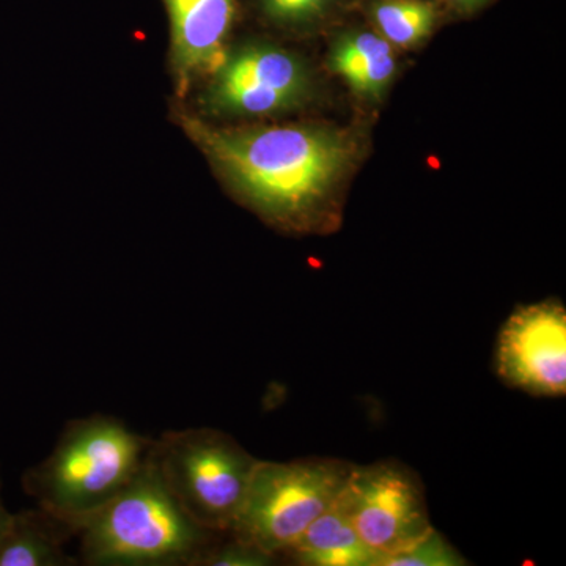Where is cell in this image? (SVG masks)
Listing matches in <instances>:
<instances>
[{
    "mask_svg": "<svg viewBox=\"0 0 566 566\" xmlns=\"http://www.w3.org/2000/svg\"><path fill=\"white\" fill-rule=\"evenodd\" d=\"M153 439L112 416L71 420L51 455L25 471L22 488L36 505L71 527L132 483L147 463Z\"/></svg>",
    "mask_w": 566,
    "mask_h": 566,
    "instance_id": "2",
    "label": "cell"
},
{
    "mask_svg": "<svg viewBox=\"0 0 566 566\" xmlns=\"http://www.w3.org/2000/svg\"><path fill=\"white\" fill-rule=\"evenodd\" d=\"M338 502L379 564L434 528L422 483L397 461L353 464Z\"/></svg>",
    "mask_w": 566,
    "mask_h": 566,
    "instance_id": "6",
    "label": "cell"
},
{
    "mask_svg": "<svg viewBox=\"0 0 566 566\" xmlns=\"http://www.w3.org/2000/svg\"><path fill=\"white\" fill-rule=\"evenodd\" d=\"M335 3L337 0H260V9L274 24L294 28L322 20Z\"/></svg>",
    "mask_w": 566,
    "mask_h": 566,
    "instance_id": "16",
    "label": "cell"
},
{
    "mask_svg": "<svg viewBox=\"0 0 566 566\" xmlns=\"http://www.w3.org/2000/svg\"><path fill=\"white\" fill-rule=\"evenodd\" d=\"M329 63L357 95L370 99L386 92L397 71L392 44L374 32H353L338 39Z\"/></svg>",
    "mask_w": 566,
    "mask_h": 566,
    "instance_id": "12",
    "label": "cell"
},
{
    "mask_svg": "<svg viewBox=\"0 0 566 566\" xmlns=\"http://www.w3.org/2000/svg\"><path fill=\"white\" fill-rule=\"evenodd\" d=\"M506 386L534 397L566 394V312L558 301L523 305L506 319L495 348Z\"/></svg>",
    "mask_w": 566,
    "mask_h": 566,
    "instance_id": "8",
    "label": "cell"
},
{
    "mask_svg": "<svg viewBox=\"0 0 566 566\" xmlns=\"http://www.w3.org/2000/svg\"><path fill=\"white\" fill-rule=\"evenodd\" d=\"M203 93L212 114L263 117L293 109L307 98L311 80L300 59L266 43L227 51Z\"/></svg>",
    "mask_w": 566,
    "mask_h": 566,
    "instance_id": "7",
    "label": "cell"
},
{
    "mask_svg": "<svg viewBox=\"0 0 566 566\" xmlns=\"http://www.w3.org/2000/svg\"><path fill=\"white\" fill-rule=\"evenodd\" d=\"M0 488H2V482H0ZM10 512L6 509L2 501V494H0V531L6 526L7 520H9Z\"/></svg>",
    "mask_w": 566,
    "mask_h": 566,
    "instance_id": "18",
    "label": "cell"
},
{
    "mask_svg": "<svg viewBox=\"0 0 566 566\" xmlns=\"http://www.w3.org/2000/svg\"><path fill=\"white\" fill-rule=\"evenodd\" d=\"M150 458L164 485L200 527L232 531L259 458L214 428L166 431L153 439Z\"/></svg>",
    "mask_w": 566,
    "mask_h": 566,
    "instance_id": "4",
    "label": "cell"
},
{
    "mask_svg": "<svg viewBox=\"0 0 566 566\" xmlns=\"http://www.w3.org/2000/svg\"><path fill=\"white\" fill-rule=\"evenodd\" d=\"M219 535L181 509L150 455L132 483L77 531L82 560L92 566H197Z\"/></svg>",
    "mask_w": 566,
    "mask_h": 566,
    "instance_id": "3",
    "label": "cell"
},
{
    "mask_svg": "<svg viewBox=\"0 0 566 566\" xmlns=\"http://www.w3.org/2000/svg\"><path fill=\"white\" fill-rule=\"evenodd\" d=\"M464 557L436 528L403 553L385 558L379 566H463Z\"/></svg>",
    "mask_w": 566,
    "mask_h": 566,
    "instance_id": "14",
    "label": "cell"
},
{
    "mask_svg": "<svg viewBox=\"0 0 566 566\" xmlns=\"http://www.w3.org/2000/svg\"><path fill=\"white\" fill-rule=\"evenodd\" d=\"M277 557L232 534H221L208 547L197 566H270Z\"/></svg>",
    "mask_w": 566,
    "mask_h": 566,
    "instance_id": "15",
    "label": "cell"
},
{
    "mask_svg": "<svg viewBox=\"0 0 566 566\" xmlns=\"http://www.w3.org/2000/svg\"><path fill=\"white\" fill-rule=\"evenodd\" d=\"M294 565L301 566H378L379 557L365 546L352 521L334 502L323 515L316 517L307 531L285 554Z\"/></svg>",
    "mask_w": 566,
    "mask_h": 566,
    "instance_id": "11",
    "label": "cell"
},
{
    "mask_svg": "<svg viewBox=\"0 0 566 566\" xmlns=\"http://www.w3.org/2000/svg\"><path fill=\"white\" fill-rule=\"evenodd\" d=\"M370 13L381 36L400 48L422 43L438 21L436 7L422 0H378Z\"/></svg>",
    "mask_w": 566,
    "mask_h": 566,
    "instance_id": "13",
    "label": "cell"
},
{
    "mask_svg": "<svg viewBox=\"0 0 566 566\" xmlns=\"http://www.w3.org/2000/svg\"><path fill=\"white\" fill-rule=\"evenodd\" d=\"M170 21V66L178 96L214 73L227 54L237 0H163Z\"/></svg>",
    "mask_w": 566,
    "mask_h": 566,
    "instance_id": "9",
    "label": "cell"
},
{
    "mask_svg": "<svg viewBox=\"0 0 566 566\" xmlns=\"http://www.w3.org/2000/svg\"><path fill=\"white\" fill-rule=\"evenodd\" d=\"M444 2L460 11H474L479 7L485 6L488 0H444Z\"/></svg>",
    "mask_w": 566,
    "mask_h": 566,
    "instance_id": "17",
    "label": "cell"
},
{
    "mask_svg": "<svg viewBox=\"0 0 566 566\" xmlns=\"http://www.w3.org/2000/svg\"><path fill=\"white\" fill-rule=\"evenodd\" d=\"M353 464L331 458L259 460L229 534L277 557L337 501Z\"/></svg>",
    "mask_w": 566,
    "mask_h": 566,
    "instance_id": "5",
    "label": "cell"
},
{
    "mask_svg": "<svg viewBox=\"0 0 566 566\" xmlns=\"http://www.w3.org/2000/svg\"><path fill=\"white\" fill-rule=\"evenodd\" d=\"M76 531L36 505L10 513L0 531V566H71L77 560L65 551Z\"/></svg>",
    "mask_w": 566,
    "mask_h": 566,
    "instance_id": "10",
    "label": "cell"
},
{
    "mask_svg": "<svg viewBox=\"0 0 566 566\" xmlns=\"http://www.w3.org/2000/svg\"><path fill=\"white\" fill-rule=\"evenodd\" d=\"M177 117L245 203L294 229L314 222L357 155L353 137L329 126L214 128L186 112Z\"/></svg>",
    "mask_w": 566,
    "mask_h": 566,
    "instance_id": "1",
    "label": "cell"
}]
</instances>
